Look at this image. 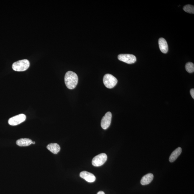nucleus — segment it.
<instances>
[{"instance_id":"nucleus-18","label":"nucleus","mask_w":194,"mask_h":194,"mask_svg":"<svg viewBox=\"0 0 194 194\" xmlns=\"http://www.w3.org/2000/svg\"><path fill=\"white\" fill-rule=\"evenodd\" d=\"M35 142H33V144H35Z\"/></svg>"},{"instance_id":"nucleus-10","label":"nucleus","mask_w":194,"mask_h":194,"mask_svg":"<svg viewBox=\"0 0 194 194\" xmlns=\"http://www.w3.org/2000/svg\"><path fill=\"white\" fill-rule=\"evenodd\" d=\"M153 174H147L142 178L141 183L142 185H149L153 181Z\"/></svg>"},{"instance_id":"nucleus-17","label":"nucleus","mask_w":194,"mask_h":194,"mask_svg":"<svg viewBox=\"0 0 194 194\" xmlns=\"http://www.w3.org/2000/svg\"><path fill=\"white\" fill-rule=\"evenodd\" d=\"M97 194H105V193L102 191H101L98 192Z\"/></svg>"},{"instance_id":"nucleus-14","label":"nucleus","mask_w":194,"mask_h":194,"mask_svg":"<svg viewBox=\"0 0 194 194\" xmlns=\"http://www.w3.org/2000/svg\"><path fill=\"white\" fill-rule=\"evenodd\" d=\"M186 70L189 73H193L194 72V65L192 63L189 62L186 64Z\"/></svg>"},{"instance_id":"nucleus-8","label":"nucleus","mask_w":194,"mask_h":194,"mask_svg":"<svg viewBox=\"0 0 194 194\" xmlns=\"http://www.w3.org/2000/svg\"><path fill=\"white\" fill-rule=\"evenodd\" d=\"M80 176L90 183L93 182L96 180V177L93 174L87 171H83L80 173Z\"/></svg>"},{"instance_id":"nucleus-12","label":"nucleus","mask_w":194,"mask_h":194,"mask_svg":"<svg viewBox=\"0 0 194 194\" xmlns=\"http://www.w3.org/2000/svg\"><path fill=\"white\" fill-rule=\"evenodd\" d=\"M33 142L31 139L24 138L17 140L16 143L19 146H27L33 144Z\"/></svg>"},{"instance_id":"nucleus-1","label":"nucleus","mask_w":194,"mask_h":194,"mask_svg":"<svg viewBox=\"0 0 194 194\" xmlns=\"http://www.w3.org/2000/svg\"><path fill=\"white\" fill-rule=\"evenodd\" d=\"M65 85L68 89L71 90L75 89L78 84V76L72 71H68L65 74Z\"/></svg>"},{"instance_id":"nucleus-11","label":"nucleus","mask_w":194,"mask_h":194,"mask_svg":"<svg viewBox=\"0 0 194 194\" xmlns=\"http://www.w3.org/2000/svg\"><path fill=\"white\" fill-rule=\"evenodd\" d=\"M47 148L50 151L55 154L59 153L61 150L59 145L57 143H51L47 146Z\"/></svg>"},{"instance_id":"nucleus-2","label":"nucleus","mask_w":194,"mask_h":194,"mask_svg":"<svg viewBox=\"0 0 194 194\" xmlns=\"http://www.w3.org/2000/svg\"><path fill=\"white\" fill-rule=\"evenodd\" d=\"M30 63L28 60L23 59L15 62L13 64L12 68L16 71L21 72L26 70L30 67Z\"/></svg>"},{"instance_id":"nucleus-5","label":"nucleus","mask_w":194,"mask_h":194,"mask_svg":"<svg viewBox=\"0 0 194 194\" xmlns=\"http://www.w3.org/2000/svg\"><path fill=\"white\" fill-rule=\"evenodd\" d=\"M118 58L119 61L129 64L134 63L136 61V58L130 54H121L118 56Z\"/></svg>"},{"instance_id":"nucleus-4","label":"nucleus","mask_w":194,"mask_h":194,"mask_svg":"<svg viewBox=\"0 0 194 194\" xmlns=\"http://www.w3.org/2000/svg\"><path fill=\"white\" fill-rule=\"evenodd\" d=\"M107 160V156L105 153H102L96 156L92 160V164L94 167H100L104 164Z\"/></svg>"},{"instance_id":"nucleus-15","label":"nucleus","mask_w":194,"mask_h":194,"mask_svg":"<svg viewBox=\"0 0 194 194\" xmlns=\"http://www.w3.org/2000/svg\"><path fill=\"white\" fill-rule=\"evenodd\" d=\"M184 11L186 12L193 14L194 13V7L193 5H185L183 7Z\"/></svg>"},{"instance_id":"nucleus-16","label":"nucleus","mask_w":194,"mask_h":194,"mask_svg":"<svg viewBox=\"0 0 194 194\" xmlns=\"http://www.w3.org/2000/svg\"><path fill=\"white\" fill-rule=\"evenodd\" d=\"M190 93L192 97L194 99V89H192L190 90Z\"/></svg>"},{"instance_id":"nucleus-3","label":"nucleus","mask_w":194,"mask_h":194,"mask_svg":"<svg viewBox=\"0 0 194 194\" xmlns=\"http://www.w3.org/2000/svg\"><path fill=\"white\" fill-rule=\"evenodd\" d=\"M103 81L105 86L110 89L113 88L118 83L116 78L110 74H107L104 76Z\"/></svg>"},{"instance_id":"nucleus-7","label":"nucleus","mask_w":194,"mask_h":194,"mask_svg":"<svg viewBox=\"0 0 194 194\" xmlns=\"http://www.w3.org/2000/svg\"><path fill=\"white\" fill-rule=\"evenodd\" d=\"M112 118V114L111 112H108L101 119V127L104 129H107L111 125Z\"/></svg>"},{"instance_id":"nucleus-9","label":"nucleus","mask_w":194,"mask_h":194,"mask_svg":"<svg viewBox=\"0 0 194 194\" xmlns=\"http://www.w3.org/2000/svg\"><path fill=\"white\" fill-rule=\"evenodd\" d=\"M159 48L163 53L166 54L168 51V46L167 41L163 38H160L159 40Z\"/></svg>"},{"instance_id":"nucleus-6","label":"nucleus","mask_w":194,"mask_h":194,"mask_svg":"<svg viewBox=\"0 0 194 194\" xmlns=\"http://www.w3.org/2000/svg\"><path fill=\"white\" fill-rule=\"evenodd\" d=\"M26 119V115L24 114H21L10 118L9 119L8 122L9 125H17L25 121Z\"/></svg>"},{"instance_id":"nucleus-13","label":"nucleus","mask_w":194,"mask_h":194,"mask_svg":"<svg viewBox=\"0 0 194 194\" xmlns=\"http://www.w3.org/2000/svg\"><path fill=\"white\" fill-rule=\"evenodd\" d=\"M182 152V149L180 147H178L173 151L169 157V160L170 162L172 163L175 161L178 157L181 154Z\"/></svg>"}]
</instances>
